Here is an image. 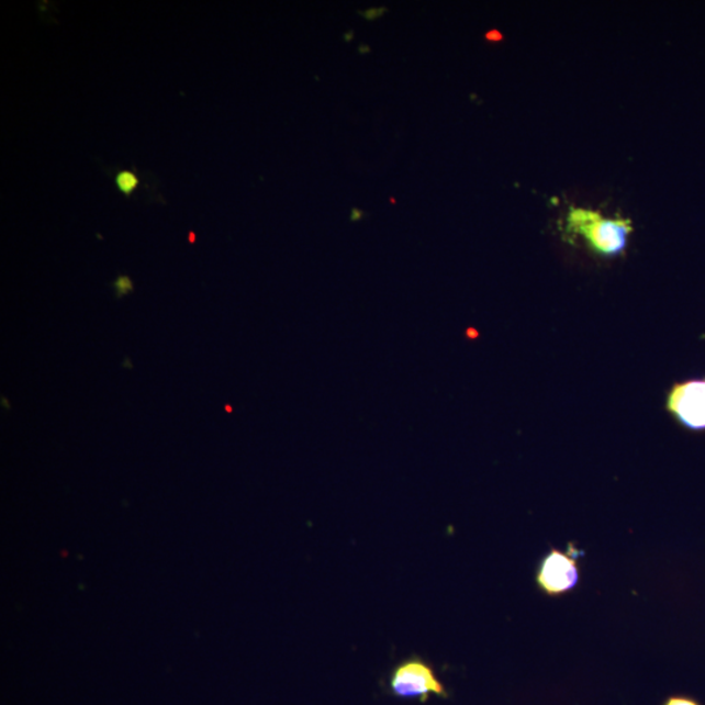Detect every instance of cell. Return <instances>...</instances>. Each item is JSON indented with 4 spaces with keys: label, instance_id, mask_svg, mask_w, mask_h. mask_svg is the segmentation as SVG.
I'll list each match as a JSON object with an SVG mask.
<instances>
[{
    "label": "cell",
    "instance_id": "1",
    "mask_svg": "<svg viewBox=\"0 0 705 705\" xmlns=\"http://www.w3.org/2000/svg\"><path fill=\"white\" fill-rule=\"evenodd\" d=\"M633 232L631 220L606 219L596 211L571 209L566 217V237L583 238L598 257L615 258L624 254Z\"/></svg>",
    "mask_w": 705,
    "mask_h": 705
},
{
    "label": "cell",
    "instance_id": "2",
    "mask_svg": "<svg viewBox=\"0 0 705 705\" xmlns=\"http://www.w3.org/2000/svg\"><path fill=\"white\" fill-rule=\"evenodd\" d=\"M390 690L399 700L427 702L432 695L448 697L434 668L418 656L401 661L390 675Z\"/></svg>",
    "mask_w": 705,
    "mask_h": 705
},
{
    "label": "cell",
    "instance_id": "3",
    "mask_svg": "<svg viewBox=\"0 0 705 705\" xmlns=\"http://www.w3.org/2000/svg\"><path fill=\"white\" fill-rule=\"evenodd\" d=\"M667 411L693 432L705 430V378L675 383L667 396Z\"/></svg>",
    "mask_w": 705,
    "mask_h": 705
},
{
    "label": "cell",
    "instance_id": "4",
    "mask_svg": "<svg viewBox=\"0 0 705 705\" xmlns=\"http://www.w3.org/2000/svg\"><path fill=\"white\" fill-rule=\"evenodd\" d=\"M536 580L548 596H561L573 590L579 582L577 552L550 550L538 567Z\"/></svg>",
    "mask_w": 705,
    "mask_h": 705
},
{
    "label": "cell",
    "instance_id": "5",
    "mask_svg": "<svg viewBox=\"0 0 705 705\" xmlns=\"http://www.w3.org/2000/svg\"><path fill=\"white\" fill-rule=\"evenodd\" d=\"M139 178H137V176L133 171L123 170L118 172L115 177V184L118 190H120L123 195L126 197H131V193H133L137 189V186H139Z\"/></svg>",
    "mask_w": 705,
    "mask_h": 705
},
{
    "label": "cell",
    "instance_id": "6",
    "mask_svg": "<svg viewBox=\"0 0 705 705\" xmlns=\"http://www.w3.org/2000/svg\"><path fill=\"white\" fill-rule=\"evenodd\" d=\"M133 281H131L127 276H121V278H118L114 282L118 296L133 292Z\"/></svg>",
    "mask_w": 705,
    "mask_h": 705
},
{
    "label": "cell",
    "instance_id": "7",
    "mask_svg": "<svg viewBox=\"0 0 705 705\" xmlns=\"http://www.w3.org/2000/svg\"><path fill=\"white\" fill-rule=\"evenodd\" d=\"M662 705H703V704L691 696L674 695V696L668 697V700L663 702Z\"/></svg>",
    "mask_w": 705,
    "mask_h": 705
},
{
    "label": "cell",
    "instance_id": "8",
    "mask_svg": "<svg viewBox=\"0 0 705 705\" xmlns=\"http://www.w3.org/2000/svg\"><path fill=\"white\" fill-rule=\"evenodd\" d=\"M190 240L195 242V234H192V233L190 234Z\"/></svg>",
    "mask_w": 705,
    "mask_h": 705
}]
</instances>
